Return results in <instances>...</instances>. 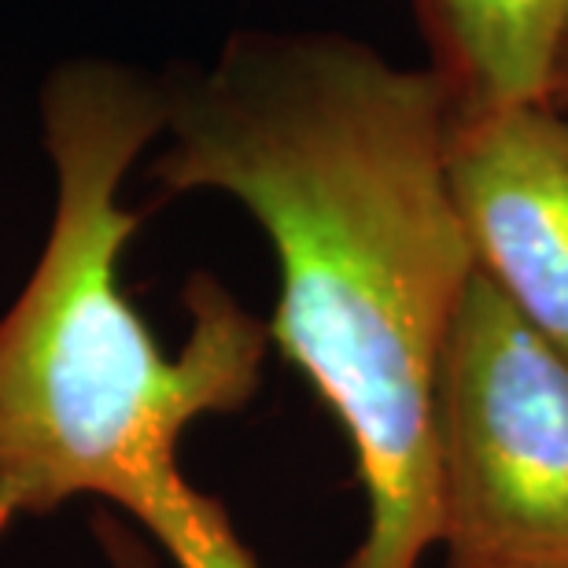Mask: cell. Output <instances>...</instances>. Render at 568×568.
Listing matches in <instances>:
<instances>
[{"mask_svg":"<svg viewBox=\"0 0 568 568\" xmlns=\"http://www.w3.org/2000/svg\"><path fill=\"white\" fill-rule=\"evenodd\" d=\"M166 78L152 181L252 214L277 258L270 339L344 428L366 528L339 568L436 550V377L476 274L447 178L450 97L336 30H236Z\"/></svg>","mask_w":568,"mask_h":568,"instance_id":"obj_1","label":"cell"},{"mask_svg":"<svg viewBox=\"0 0 568 568\" xmlns=\"http://www.w3.org/2000/svg\"><path fill=\"white\" fill-rule=\"evenodd\" d=\"M38 115L55 196L38 263L0 314V539L93 498L178 568H258L181 469V439L255 399L270 325L196 270L181 288L189 336L166 355L122 288L141 225L122 189L166 130V78L74 55L41 82Z\"/></svg>","mask_w":568,"mask_h":568,"instance_id":"obj_2","label":"cell"},{"mask_svg":"<svg viewBox=\"0 0 568 568\" xmlns=\"http://www.w3.org/2000/svg\"><path fill=\"white\" fill-rule=\"evenodd\" d=\"M443 568H568V358L480 270L436 377Z\"/></svg>","mask_w":568,"mask_h":568,"instance_id":"obj_3","label":"cell"},{"mask_svg":"<svg viewBox=\"0 0 568 568\" xmlns=\"http://www.w3.org/2000/svg\"><path fill=\"white\" fill-rule=\"evenodd\" d=\"M447 178L476 270L568 358V111L450 104Z\"/></svg>","mask_w":568,"mask_h":568,"instance_id":"obj_4","label":"cell"},{"mask_svg":"<svg viewBox=\"0 0 568 568\" xmlns=\"http://www.w3.org/2000/svg\"><path fill=\"white\" fill-rule=\"evenodd\" d=\"M454 108L554 104L568 0H414Z\"/></svg>","mask_w":568,"mask_h":568,"instance_id":"obj_5","label":"cell"},{"mask_svg":"<svg viewBox=\"0 0 568 568\" xmlns=\"http://www.w3.org/2000/svg\"><path fill=\"white\" fill-rule=\"evenodd\" d=\"M89 525H93L97 547L104 554L108 568H159L155 547L130 525L126 517L111 514V509H93Z\"/></svg>","mask_w":568,"mask_h":568,"instance_id":"obj_6","label":"cell"},{"mask_svg":"<svg viewBox=\"0 0 568 568\" xmlns=\"http://www.w3.org/2000/svg\"><path fill=\"white\" fill-rule=\"evenodd\" d=\"M554 104L568 111V19H565L561 55H558V82H554Z\"/></svg>","mask_w":568,"mask_h":568,"instance_id":"obj_7","label":"cell"}]
</instances>
